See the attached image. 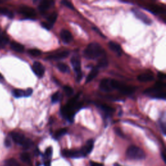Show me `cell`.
<instances>
[{
	"label": "cell",
	"instance_id": "obj_1",
	"mask_svg": "<svg viewBox=\"0 0 166 166\" xmlns=\"http://www.w3.org/2000/svg\"><path fill=\"white\" fill-rule=\"evenodd\" d=\"M105 54V51L101 45L96 42L90 44L84 51V56L88 59H95L102 57Z\"/></svg>",
	"mask_w": 166,
	"mask_h": 166
},
{
	"label": "cell",
	"instance_id": "obj_2",
	"mask_svg": "<svg viewBox=\"0 0 166 166\" xmlns=\"http://www.w3.org/2000/svg\"><path fill=\"white\" fill-rule=\"evenodd\" d=\"M126 155L131 160H142L145 157V154L142 149L135 145H132L126 150Z\"/></svg>",
	"mask_w": 166,
	"mask_h": 166
},
{
	"label": "cell",
	"instance_id": "obj_3",
	"mask_svg": "<svg viewBox=\"0 0 166 166\" xmlns=\"http://www.w3.org/2000/svg\"><path fill=\"white\" fill-rule=\"evenodd\" d=\"M110 84L112 89L118 90L121 93L125 95L132 94L134 92L135 88L134 87L126 86L125 84L121 83L119 81L112 79L110 81Z\"/></svg>",
	"mask_w": 166,
	"mask_h": 166
},
{
	"label": "cell",
	"instance_id": "obj_4",
	"mask_svg": "<svg viewBox=\"0 0 166 166\" xmlns=\"http://www.w3.org/2000/svg\"><path fill=\"white\" fill-rule=\"evenodd\" d=\"M71 63L75 72H76V74H77V81H81V78L83 77V74L82 72H81V60L79 57H78V56H74V57L71 58Z\"/></svg>",
	"mask_w": 166,
	"mask_h": 166
},
{
	"label": "cell",
	"instance_id": "obj_5",
	"mask_svg": "<svg viewBox=\"0 0 166 166\" xmlns=\"http://www.w3.org/2000/svg\"><path fill=\"white\" fill-rule=\"evenodd\" d=\"M132 11H133L135 16L138 19H139L140 20H141L143 23L147 25H151L152 24V19L147 15H145L144 13H143L142 11L136 8H133L132 9Z\"/></svg>",
	"mask_w": 166,
	"mask_h": 166
},
{
	"label": "cell",
	"instance_id": "obj_6",
	"mask_svg": "<svg viewBox=\"0 0 166 166\" xmlns=\"http://www.w3.org/2000/svg\"><path fill=\"white\" fill-rule=\"evenodd\" d=\"M19 13L29 19H34L36 17V12L33 8L27 6H22L19 8Z\"/></svg>",
	"mask_w": 166,
	"mask_h": 166
},
{
	"label": "cell",
	"instance_id": "obj_7",
	"mask_svg": "<svg viewBox=\"0 0 166 166\" xmlns=\"http://www.w3.org/2000/svg\"><path fill=\"white\" fill-rule=\"evenodd\" d=\"M33 71L39 77H42L44 75L45 69L44 66L39 63V62H35L33 64Z\"/></svg>",
	"mask_w": 166,
	"mask_h": 166
},
{
	"label": "cell",
	"instance_id": "obj_8",
	"mask_svg": "<svg viewBox=\"0 0 166 166\" xmlns=\"http://www.w3.org/2000/svg\"><path fill=\"white\" fill-rule=\"evenodd\" d=\"M10 136L14 142L18 145H22L25 142V140L27 138L24 136V135L16 132H13L10 133Z\"/></svg>",
	"mask_w": 166,
	"mask_h": 166
},
{
	"label": "cell",
	"instance_id": "obj_9",
	"mask_svg": "<svg viewBox=\"0 0 166 166\" xmlns=\"http://www.w3.org/2000/svg\"><path fill=\"white\" fill-rule=\"evenodd\" d=\"M99 88L101 90H102L103 92H110L112 90L110 84V80H109L108 78H103L100 83Z\"/></svg>",
	"mask_w": 166,
	"mask_h": 166
},
{
	"label": "cell",
	"instance_id": "obj_10",
	"mask_svg": "<svg viewBox=\"0 0 166 166\" xmlns=\"http://www.w3.org/2000/svg\"><path fill=\"white\" fill-rule=\"evenodd\" d=\"M63 154L64 156L69 157V158H79V157L83 156L81 151L64 150Z\"/></svg>",
	"mask_w": 166,
	"mask_h": 166
},
{
	"label": "cell",
	"instance_id": "obj_11",
	"mask_svg": "<svg viewBox=\"0 0 166 166\" xmlns=\"http://www.w3.org/2000/svg\"><path fill=\"white\" fill-rule=\"evenodd\" d=\"M60 38L66 44H69L73 40V36L72 33L67 30H63L60 32Z\"/></svg>",
	"mask_w": 166,
	"mask_h": 166
},
{
	"label": "cell",
	"instance_id": "obj_12",
	"mask_svg": "<svg viewBox=\"0 0 166 166\" xmlns=\"http://www.w3.org/2000/svg\"><path fill=\"white\" fill-rule=\"evenodd\" d=\"M54 3V2L52 1H49V0H44L40 2V3L39 4L38 8L40 10V12L44 13L46 12L47 10H48L49 8L53 6V4Z\"/></svg>",
	"mask_w": 166,
	"mask_h": 166
},
{
	"label": "cell",
	"instance_id": "obj_13",
	"mask_svg": "<svg viewBox=\"0 0 166 166\" xmlns=\"http://www.w3.org/2000/svg\"><path fill=\"white\" fill-rule=\"evenodd\" d=\"M93 148H94V142H93L92 140H90L87 142L86 145L81 150V153L83 154V156H84L86 154L90 153Z\"/></svg>",
	"mask_w": 166,
	"mask_h": 166
},
{
	"label": "cell",
	"instance_id": "obj_14",
	"mask_svg": "<svg viewBox=\"0 0 166 166\" xmlns=\"http://www.w3.org/2000/svg\"><path fill=\"white\" fill-rule=\"evenodd\" d=\"M69 55V52L66 51H62L60 53H57L55 55H51L49 57H48V59H51V60H62V59L66 58L67 56Z\"/></svg>",
	"mask_w": 166,
	"mask_h": 166
},
{
	"label": "cell",
	"instance_id": "obj_15",
	"mask_svg": "<svg viewBox=\"0 0 166 166\" xmlns=\"http://www.w3.org/2000/svg\"><path fill=\"white\" fill-rule=\"evenodd\" d=\"M108 47L112 51L117 53L119 55H121L122 53V48L119 44L116 43L114 42H110L108 43Z\"/></svg>",
	"mask_w": 166,
	"mask_h": 166
},
{
	"label": "cell",
	"instance_id": "obj_16",
	"mask_svg": "<svg viewBox=\"0 0 166 166\" xmlns=\"http://www.w3.org/2000/svg\"><path fill=\"white\" fill-rule=\"evenodd\" d=\"M10 48L13 51L18 53H22L24 51V46L23 45L16 42H12L10 43Z\"/></svg>",
	"mask_w": 166,
	"mask_h": 166
},
{
	"label": "cell",
	"instance_id": "obj_17",
	"mask_svg": "<svg viewBox=\"0 0 166 166\" xmlns=\"http://www.w3.org/2000/svg\"><path fill=\"white\" fill-rule=\"evenodd\" d=\"M138 79L142 83L149 82L154 80V76L150 74H143L138 77Z\"/></svg>",
	"mask_w": 166,
	"mask_h": 166
},
{
	"label": "cell",
	"instance_id": "obj_18",
	"mask_svg": "<svg viewBox=\"0 0 166 166\" xmlns=\"http://www.w3.org/2000/svg\"><path fill=\"white\" fill-rule=\"evenodd\" d=\"M98 74H99V71H98V69L97 68V67L93 69L90 72V73L88 74V75L87 76L86 83H88L89 82H90V81H92L93 79H94V78H95L97 77Z\"/></svg>",
	"mask_w": 166,
	"mask_h": 166
},
{
	"label": "cell",
	"instance_id": "obj_19",
	"mask_svg": "<svg viewBox=\"0 0 166 166\" xmlns=\"http://www.w3.org/2000/svg\"><path fill=\"white\" fill-rule=\"evenodd\" d=\"M0 15L6 16L9 18H14V14L5 7H0Z\"/></svg>",
	"mask_w": 166,
	"mask_h": 166
},
{
	"label": "cell",
	"instance_id": "obj_20",
	"mask_svg": "<svg viewBox=\"0 0 166 166\" xmlns=\"http://www.w3.org/2000/svg\"><path fill=\"white\" fill-rule=\"evenodd\" d=\"M100 108L106 114H107V115H112L114 112V109L113 108H112L110 107V106L105 105H101L100 106Z\"/></svg>",
	"mask_w": 166,
	"mask_h": 166
},
{
	"label": "cell",
	"instance_id": "obj_21",
	"mask_svg": "<svg viewBox=\"0 0 166 166\" xmlns=\"http://www.w3.org/2000/svg\"><path fill=\"white\" fill-rule=\"evenodd\" d=\"M58 69L63 73H69V67L66 64L60 63L57 64Z\"/></svg>",
	"mask_w": 166,
	"mask_h": 166
},
{
	"label": "cell",
	"instance_id": "obj_22",
	"mask_svg": "<svg viewBox=\"0 0 166 166\" xmlns=\"http://www.w3.org/2000/svg\"><path fill=\"white\" fill-rule=\"evenodd\" d=\"M108 65V62L105 57H101L97 63L98 67H106Z\"/></svg>",
	"mask_w": 166,
	"mask_h": 166
},
{
	"label": "cell",
	"instance_id": "obj_23",
	"mask_svg": "<svg viewBox=\"0 0 166 166\" xmlns=\"http://www.w3.org/2000/svg\"><path fill=\"white\" fill-rule=\"evenodd\" d=\"M57 16H58L57 13L55 12L51 14L48 18H47V20H48L49 24L51 25H53V24H55L56 20H57Z\"/></svg>",
	"mask_w": 166,
	"mask_h": 166
},
{
	"label": "cell",
	"instance_id": "obj_24",
	"mask_svg": "<svg viewBox=\"0 0 166 166\" xmlns=\"http://www.w3.org/2000/svg\"><path fill=\"white\" fill-rule=\"evenodd\" d=\"M20 158L22 161L26 163V164H30L31 163V156L28 153H23L21 154Z\"/></svg>",
	"mask_w": 166,
	"mask_h": 166
},
{
	"label": "cell",
	"instance_id": "obj_25",
	"mask_svg": "<svg viewBox=\"0 0 166 166\" xmlns=\"http://www.w3.org/2000/svg\"><path fill=\"white\" fill-rule=\"evenodd\" d=\"M13 95L16 98L22 97L24 96V91L20 89H15L13 91Z\"/></svg>",
	"mask_w": 166,
	"mask_h": 166
},
{
	"label": "cell",
	"instance_id": "obj_26",
	"mask_svg": "<svg viewBox=\"0 0 166 166\" xmlns=\"http://www.w3.org/2000/svg\"><path fill=\"white\" fill-rule=\"evenodd\" d=\"M67 133V130L66 128H61L60 130H58L57 131L55 134V138L57 139L60 138V137L63 136L64 134H66Z\"/></svg>",
	"mask_w": 166,
	"mask_h": 166
},
{
	"label": "cell",
	"instance_id": "obj_27",
	"mask_svg": "<svg viewBox=\"0 0 166 166\" xmlns=\"http://www.w3.org/2000/svg\"><path fill=\"white\" fill-rule=\"evenodd\" d=\"M28 53L33 57H38L42 54V51L38 49H31L28 51Z\"/></svg>",
	"mask_w": 166,
	"mask_h": 166
},
{
	"label": "cell",
	"instance_id": "obj_28",
	"mask_svg": "<svg viewBox=\"0 0 166 166\" xmlns=\"http://www.w3.org/2000/svg\"><path fill=\"white\" fill-rule=\"evenodd\" d=\"M8 42V38L6 36L3 35H0V46L3 47Z\"/></svg>",
	"mask_w": 166,
	"mask_h": 166
},
{
	"label": "cell",
	"instance_id": "obj_29",
	"mask_svg": "<svg viewBox=\"0 0 166 166\" xmlns=\"http://www.w3.org/2000/svg\"><path fill=\"white\" fill-rule=\"evenodd\" d=\"M5 164L7 166H19L18 162L15 158H10L7 160Z\"/></svg>",
	"mask_w": 166,
	"mask_h": 166
},
{
	"label": "cell",
	"instance_id": "obj_30",
	"mask_svg": "<svg viewBox=\"0 0 166 166\" xmlns=\"http://www.w3.org/2000/svg\"><path fill=\"white\" fill-rule=\"evenodd\" d=\"M64 91L66 93L67 96H71L74 94V90L69 86H64Z\"/></svg>",
	"mask_w": 166,
	"mask_h": 166
},
{
	"label": "cell",
	"instance_id": "obj_31",
	"mask_svg": "<svg viewBox=\"0 0 166 166\" xmlns=\"http://www.w3.org/2000/svg\"><path fill=\"white\" fill-rule=\"evenodd\" d=\"M33 142L31 141V140L30 139H27V138L26 140H25V141L24 143V144L22 145V146L24 149H29L33 145Z\"/></svg>",
	"mask_w": 166,
	"mask_h": 166
},
{
	"label": "cell",
	"instance_id": "obj_32",
	"mask_svg": "<svg viewBox=\"0 0 166 166\" xmlns=\"http://www.w3.org/2000/svg\"><path fill=\"white\" fill-rule=\"evenodd\" d=\"M60 93H59V92H56L52 95L51 101L53 103H57V102H58L59 100H60Z\"/></svg>",
	"mask_w": 166,
	"mask_h": 166
},
{
	"label": "cell",
	"instance_id": "obj_33",
	"mask_svg": "<svg viewBox=\"0 0 166 166\" xmlns=\"http://www.w3.org/2000/svg\"><path fill=\"white\" fill-rule=\"evenodd\" d=\"M61 3L63 4L64 6L70 8V9H74V5H73L71 2H69L68 1H66V0H63V1H61Z\"/></svg>",
	"mask_w": 166,
	"mask_h": 166
},
{
	"label": "cell",
	"instance_id": "obj_34",
	"mask_svg": "<svg viewBox=\"0 0 166 166\" xmlns=\"http://www.w3.org/2000/svg\"><path fill=\"white\" fill-rule=\"evenodd\" d=\"M41 25L42 26V27H44V29H46L47 30H50L53 27V25H50L49 24H47L46 22H42Z\"/></svg>",
	"mask_w": 166,
	"mask_h": 166
},
{
	"label": "cell",
	"instance_id": "obj_35",
	"mask_svg": "<svg viewBox=\"0 0 166 166\" xmlns=\"http://www.w3.org/2000/svg\"><path fill=\"white\" fill-rule=\"evenodd\" d=\"M33 94V90L31 88H27L26 91L24 92V97H29Z\"/></svg>",
	"mask_w": 166,
	"mask_h": 166
},
{
	"label": "cell",
	"instance_id": "obj_36",
	"mask_svg": "<svg viewBox=\"0 0 166 166\" xmlns=\"http://www.w3.org/2000/svg\"><path fill=\"white\" fill-rule=\"evenodd\" d=\"M5 145L6 147H10L11 145H12V143H11V140L8 138H6L5 140Z\"/></svg>",
	"mask_w": 166,
	"mask_h": 166
},
{
	"label": "cell",
	"instance_id": "obj_37",
	"mask_svg": "<svg viewBox=\"0 0 166 166\" xmlns=\"http://www.w3.org/2000/svg\"><path fill=\"white\" fill-rule=\"evenodd\" d=\"M45 154L47 157H50L52 155V148L51 147H48L46 150V152H45Z\"/></svg>",
	"mask_w": 166,
	"mask_h": 166
},
{
	"label": "cell",
	"instance_id": "obj_38",
	"mask_svg": "<svg viewBox=\"0 0 166 166\" xmlns=\"http://www.w3.org/2000/svg\"><path fill=\"white\" fill-rule=\"evenodd\" d=\"M115 132H116V133L118 135V136H120V137H124V135H123V133H122V130H121L120 128H115Z\"/></svg>",
	"mask_w": 166,
	"mask_h": 166
},
{
	"label": "cell",
	"instance_id": "obj_39",
	"mask_svg": "<svg viewBox=\"0 0 166 166\" xmlns=\"http://www.w3.org/2000/svg\"><path fill=\"white\" fill-rule=\"evenodd\" d=\"M158 77L160 79L163 80V79H165V75L164 74V73L159 72L158 74Z\"/></svg>",
	"mask_w": 166,
	"mask_h": 166
},
{
	"label": "cell",
	"instance_id": "obj_40",
	"mask_svg": "<svg viewBox=\"0 0 166 166\" xmlns=\"http://www.w3.org/2000/svg\"><path fill=\"white\" fill-rule=\"evenodd\" d=\"M90 166H103L102 164H100V163L95 162H90Z\"/></svg>",
	"mask_w": 166,
	"mask_h": 166
},
{
	"label": "cell",
	"instance_id": "obj_41",
	"mask_svg": "<svg viewBox=\"0 0 166 166\" xmlns=\"http://www.w3.org/2000/svg\"><path fill=\"white\" fill-rule=\"evenodd\" d=\"M160 127H161V130L162 131L164 134H165V125L164 123H160Z\"/></svg>",
	"mask_w": 166,
	"mask_h": 166
},
{
	"label": "cell",
	"instance_id": "obj_42",
	"mask_svg": "<svg viewBox=\"0 0 166 166\" xmlns=\"http://www.w3.org/2000/svg\"><path fill=\"white\" fill-rule=\"evenodd\" d=\"M162 158L163 160H164V162H165V153H162Z\"/></svg>",
	"mask_w": 166,
	"mask_h": 166
},
{
	"label": "cell",
	"instance_id": "obj_43",
	"mask_svg": "<svg viewBox=\"0 0 166 166\" xmlns=\"http://www.w3.org/2000/svg\"><path fill=\"white\" fill-rule=\"evenodd\" d=\"M45 166H50V161L46 162L45 163Z\"/></svg>",
	"mask_w": 166,
	"mask_h": 166
},
{
	"label": "cell",
	"instance_id": "obj_44",
	"mask_svg": "<svg viewBox=\"0 0 166 166\" xmlns=\"http://www.w3.org/2000/svg\"><path fill=\"white\" fill-rule=\"evenodd\" d=\"M3 75L1 74H0V80L3 79Z\"/></svg>",
	"mask_w": 166,
	"mask_h": 166
},
{
	"label": "cell",
	"instance_id": "obj_45",
	"mask_svg": "<svg viewBox=\"0 0 166 166\" xmlns=\"http://www.w3.org/2000/svg\"><path fill=\"white\" fill-rule=\"evenodd\" d=\"M114 166H122V165H121L120 164H117V163H116V164H114Z\"/></svg>",
	"mask_w": 166,
	"mask_h": 166
},
{
	"label": "cell",
	"instance_id": "obj_46",
	"mask_svg": "<svg viewBox=\"0 0 166 166\" xmlns=\"http://www.w3.org/2000/svg\"><path fill=\"white\" fill-rule=\"evenodd\" d=\"M1 35V29H0V35Z\"/></svg>",
	"mask_w": 166,
	"mask_h": 166
}]
</instances>
